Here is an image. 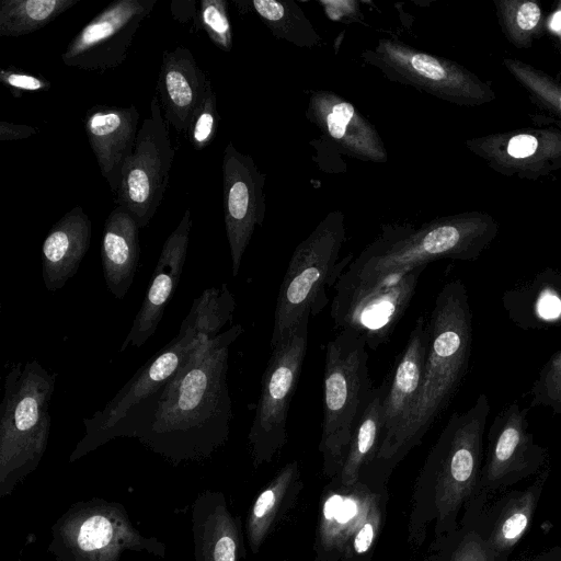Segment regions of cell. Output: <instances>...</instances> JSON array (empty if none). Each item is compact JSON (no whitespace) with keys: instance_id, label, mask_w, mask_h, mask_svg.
I'll return each mask as SVG.
<instances>
[{"instance_id":"cell-12","label":"cell","mask_w":561,"mask_h":561,"mask_svg":"<svg viewBox=\"0 0 561 561\" xmlns=\"http://www.w3.org/2000/svg\"><path fill=\"white\" fill-rule=\"evenodd\" d=\"M529 407L512 401L494 416L486 434V450L477 491L479 504L537 473L547 460V449L529 431Z\"/></svg>"},{"instance_id":"cell-23","label":"cell","mask_w":561,"mask_h":561,"mask_svg":"<svg viewBox=\"0 0 561 561\" xmlns=\"http://www.w3.org/2000/svg\"><path fill=\"white\" fill-rule=\"evenodd\" d=\"M92 224L81 206L67 211L48 231L42 245V277L47 290L62 288L87 254Z\"/></svg>"},{"instance_id":"cell-36","label":"cell","mask_w":561,"mask_h":561,"mask_svg":"<svg viewBox=\"0 0 561 561\" xmlns=\"http://www.w3.org/2000/svg\"><path fill=\"white\" fill-rule=\"evenodd\" d=\"M274 503V493L272 490L264 491L256 500L253 506V516L262 518L272 507Z\"/></svg>"},{"instance_id":"cell-32","label":"cell","mask_w":561,"mask_h":561,"mask_svg":"<svg viewBox=\"0 0 561 561\" xmlns=\"http://www.w3.org/2000/svg\"><path fill=\"white\" fill-rule=\"evenodd\" d=\"M199 21L218 48L226 53L232 49V30L225 0H202Z\"/></svg>"},{"instance_id":"cell-38","label":"cell","mask_w":561,"mask_h":561,"mask_svg":"<svg viewBox=\"0 0 561 561\" xmlns=\"http://www.w3.org/2000/svg\"><path fill=\"white\" fill-rule=\"evenodd\" d=\"M514 561H561V547H554L535 556Z\"/></svg>"},{"instance_id":"cell-37","label":"cell","mask_w":561,"mask_h":561,"mask_svg":"<svg viewBox=\"0 0 561 561\" xmlns=\"http://www.w3.org/2000/svg\"><path fill=\"white\" fill-rule=\"evenodd\" d=\"M374 538V530L373 526L369 524H366L360 531L357 534L355 541H354V548L358 553L366 552L368 548L371 545Z\"/></svg>"},{"instance_id":"cell-26","label":"cell","mask_w":561,"mask_h":561,"mask_svg":"<svg viewBox=\"0 0 561 561\" xmlns=\"http://www.w3.org/2000/svg\"><path fill=\"white\" fill-rule=\"evenodd\" d=\"M191 522L195 561H237L236 533L219 493H199Z\"/></svg>"},{"instance_id":"cell-8","label":"cell","mask_w":561,"mask_h":561,"mask_svg":"<svg viewBox=\"0 0 561 561\" xmlns=\"http://www.w3.org/2000/svg\"><path fill=\"white\" fill-rule=\"evenodd\" d=\"M360 57L389 81L459 106H481L496 98L490 83L466 67L400 39L380 38L373 49H364Z\"/></svg>"},{"instance_id":"cell-28","label":"cell","mask_w":561,"mask_h":561,"mask_svg":"<svg viewBox=\"0 0 561 561\" xmlns=\"http://www.w3.org/2000/svg\"><path fill=\"white\" fill-rule=\"evenodd\" d=\"M80 0H1L0 36L16 37L43 28Z\"/></svg>"},{"instance_id":"cell-35","label":"cell","mask_w":561,"mask_h":561,"mask_svg":"<svg viewBox=\"0 0 561 561\" xmlns=\"http://www.w3.org/2000/svg\"><path fill=\"white\" fill-rule=\"evenodd\" d=\"M36 133L37 129L30 125L0 122V140L2 141L26 139Z\"/></svg>"},{"instance_id":"cell-15","label":"cell","mask_w":561,"mask_h":561,"mask_svg":"<svg viewBox=\"0 0 561 561\" xmlns=\"http://www.w3.org/2000/svg\"><path fill=\"white\" fill-rule=\"evenodd\" d=\"M467 149L493 171L537 181L561 173V129L527 127L466 139Z\"/></svg>"},{"instance_id":"cell-14","label":"cell","mask_w":561,"mask_h":561,"mask_svg":"<svg viewBox=\"0 0 561 561\" xmlns=\"http://www.w3.org/2000/svg\"><path fill=\"white\" fill-rule=\"evenodd\" d=\"M158 0L111 2L69 42L61 61L84 71L105 72L119 67L136 32Z\"/></svg>"},{"instance_id":"cell-11","label":"cell","mask_w":561,"mask_h":561,"mask_svg":"<svg viewBox=\"0 0 561 561\" xmlns=\"http://www.w3.org/2000/svg\"><path fill=\"white\" fill-rule=\"evenodd\" d=\"M174 157L168 123L154 95L149 116L138 130L135 150L123 169L116 202L135 218L139 228L148 226L162 202Z\"/></svg>"},{"instance_id":"cell-9","label":"cell","mask_w":561,"mask_h":561,"mask_svg":"<svg viewBox=\"0 0 561 561\" xmlns=\"http://www.w3.org/2000/svg\"><path fill=\"white\" fill-rule=\"evenodd\" d=\"M426 267L363 280L345 270L334 285L331 317L335 327L359 335L376 350L391 336L407 311Z\"/></svg>"},{"instance_id":"cell-40","label":"cell","mask_w":561,"mask_h":561,"mask_svg":"<svg viewBox=\"0 0 561 561\" xmlns=\"http://www.w3.org/2000/svg\"><path fill=\"white\" fill-rule=\"evenodd\" d=\"M342 502H343V500L339 495H334L330 500H328L324 505V510H323L324 516L328 519L335 518V515H336Z\"/></svg>"},{"instance_id":"cell-30","label":"cell","mask_w":561,"mask_h":561,"mask_svg":"<svg viewBox=\"0 0 561 561\" xmlns=\"http://www.w3.org/2000/svg\"><path fill=\"white\" fill-rule=\"evenodd\" d=\"M504 37L516 48H530L542 33L540 5L531 0H493Z\"/></svg>"},{"instance_id":"cell-19","label":"cell","mask_w":561,"mask_h":561,"mask_svg":"<svg viewBox=\"0 0 561 561\" xmlns=\"http://www.w3.org/2000/svg\"><path fill=\"white\" fill-rule=\"evenodd\" d=\"M139 117L135 105H93L83 119L88 141L115 203L123 169L135 150Z\"/></svg>"},{"instance_id":"cell-3","label":"cell","mask_w":561,"mask_h":561,"mask_svg":"<svg viewBox=\"0 0 561 561\" xmlns=\"http://www.w3.org/2000/svg\"><path fill=\"white\" fill-rule=\"evenodd\" d=\"M499 230L496 219L480 210L437 217L417 227L382 225L380 234L345 271L358 279L378 280L443 259L476 261Z\"/></svg>"},{"instance_id":"cell-4","label":"cell","mask_w":561,"mask_h":561,"mask_svg":"<svg viewBox=\"0 0 561 561\" xmlns=\"http://www.w3.org/2000/svg\"><path fill=\"white\" fill-rule=\"evenodd\" d=\"M427 323L430 344L422 386L390 442L394 446L416 442L424 435L448 407L467 375L473 327L468 290L461 279H453L442 287Z\"/></svg>"},{"instance_id":"cell-24","label":"cell","mask_w":561,"mask_h":561,"mask_svg":"<svg viewBox=\"0 0 561 561\" xmlns=\"http://www.w3.org/2000/svg\"><path fill=\"white\" fill-rule=\"evenodd\" d=\"M502 305L508 319L522 330L561 325V271L547 267L533 278L507 289Z\"/></svg>"},{"instance_id":"cell-2","label":"cell","mask_w":561,"mask_h":561,"mask_svg":"<svg viewBox=\"0 0 561 561\" xmlns=\"http://www.w3.org/2000/svg\"><path fill=\"white\" fill-rule=\"evenodd\" d=\"M234 309L236 300L227 284L207 288L195 298L178 335L148 359L102 410L83 419L85 432L69 461L123 437L131 421L161 393L196 347L231 322Z\"/></svg>"},{"instance_id":"cell-13","label":"cell","mask_w":561,"mask_h":561,"mask_svg":"<svg viewBox=\"0 0 561 561\" xmlns=\"http://www.w3.org/2000/svg\"><path fill=\"white\" fill-rule=\"evenodd\" d=\"M309 320L310 316H306L272 347L249 434L256 450L271 449L285 439L289 405L306 357Z\"/></svg>"},{"instance_id":"cell-31","label":"cell","mask_w":561,"mask_h":561,"mask_svg":"<svg viewBox=\"0 0 561 561\" xmlns=\"http://www.w3.org/2000/svg\"><path fill=\"white\" fill-rule=\"evenodd\" d=\"M528 407H543L561 414V350L553 353L539 370L530 388Z\"/></svg>"},{"instance_id":"cell-6","label":"cell","mask_w":561,"mask_h":561,"mask_svg":"<svg viewBox=\"0 0 561 561\" xmlns=\"http://www.w3.org/2000/svg\"><path fill=\"white\" fill-rule=\"evenodd\" d=\"M346 239L345 217L332 210L294 250L284 274L276 305L271 347L286 339L306 317L320 313L329 302L327 289L353 261L339 260Z\"/></svg>"},{"instance_id":"cell-7","label":"cell","mask_w":561,"mask_h":561,"mask_svg":"<svg viewBox=\"0 0 561 561\" xmlns=\"http://www.w3.org/2000/svg\"><path fill=\"white\" fill-rule=\"evenodd\" d=\"M48 552L58 561H121L125 551L167 557V546L144 536L125 506L101 497L71 504L53 524Z\"/></svg>"},{"instance_id":"cell-20","label":"cell","mask_w":561,"mask_h":561,"mask_svg":"<svg viewBox=\"0 0 561 561\" xmlns=\"http://www.w3.org/2000/svg\"><path fill=\"white\" fill-rule=\"evenodd\" d=\"M211 89L188 48L178 46L163 53L157 96L165 122L176 131L187 133L192 117Z\"/></svg>"},{"instance_id":"cell-22","label":"cell","mask_w":561,"mask_h":561,"mask_svg":"<svg viewBox=\"0 0 561 561\" xmlns=\"http://www.w3.org/2000/svg\"><path fill=\"white\" fill-rule=\"evenodd\" d=\"M547 478L548 471L540 472L525 489L505 492L492 504H486L484 522L477 527L500 561H508L512 550L526 534Z\"/></svg>"},{"instance_id":"cell-25","label":"cell","mask_w":561,"mask_h":561,"mask_svg":"<svg viewBox=\"0 0 561 561\" xmlns=\"http://www.w3.org/2000/svg\"><path fill=\"white\" fill-rule=\"evenodd\" d=\"M139 226L122 206L107 216L101 243L105 284L111 294L123 299L129 290L140 256Z\"/></svg>"},{"instance_id":"cell-10","label":"cell","mask_w":561,"mask_h":561,"mask_svg":"<svg viewBox=\"0 0 561 561\" xmlns=\"http://www.w3.org/2000/svg\"><path fill=\"white\" fill-rule=\"evenodd\" d=\"M322 439L340 449L351 438L374 389L365 341L350 330L325 345Z\"/></svg>"},{"instance_id":"cell-33","label":"cell","mask_w":561,"mask_h":561,"mask_svg":"<svg viewBox=\"0 0 561 561\" xmlns=\"http://www.w3.org/2000/svg\"><path fill=\"white\" fill-rule=\"evenodd\" d=\"M220 122L217 98L211 89L196 110L187 129V138L196 150L207 147L215 138Z\"/></svg>"},{"instance_id":"cell-27","label":"cell","mask_w":561,"mask_h":561,"mask_svg":"<svg viewBox=\"0 0 561 561\" xmlns=\"http://www.w3.org/2000/svg\"><path fill=\"white\" fill-rule=\"evenodd\" d=\"M251 7L275 37L298 47L312 48L321 45L320 34L297 2L253 0Z\"/></svg>"},{"instance_id":"cell-1","label":"cell","mask_w":561,"mask_h":561,"mask_svg":"<svg viewBox=\"0 0 561 561\" xmlns=\"http://www.w3.org/2000/svg\"><path fill=\"white\" fill-rule=\"evenodd\" d=\"M242 333L234 324L199 344L123 437L137 438L174 466L210 457L229 435V347Z\"/></svg>"},{"instance_id":"cell-16","label":"cell","mask_w":561,"mask_h":561,"mask_svg":"<svg viewBox=\"0 0 561 561\" xmlns=\"http://www.w3.org/2000/svg\"><path fill=\"white\" fill-rule=\"evenodd\" d=\"M221 169L226 234L232 276H238L253 232L265 219L266 174L261 172L251 156L240 152L232 141L224 150Z\"/></svg>"},{"instance_id":"cell-29","label":"cell","mask_w":561,"mask_h":561,"mask_svg":"<svg viewBox=\"0 0 561 561\" xmlns=\"http://www.w3.org/2000/svg\"><path fill=\"white\" fill-rule=\"evenodd\" d=\"M503 66L527 93L529 101L561 129V82L523 60L505 57Z\"/></svg>"},{"instance_id":"cell-39","label":"cell","mask_w":561,"mask_h":561,"mask_svg":"<svg viewBox=\"0 0 561 561\" xmlns=\"http://www.w3.org/2000/svg\"><path fill=\"white\" fill-rule=\"evenodd\" d=\"M356 504L352 500H345L342 502L336 515L335 519L340 523H346L356 514Z\"/></svg>"},{"instance_id":"cell-18","label":"cell","mask_w":561,"mask_h":561,"mask_svg":"<svg viewBox=\"0 0 561 561\" xmlns=\"http://www.w3.org/2000/svg\"><path fill=\"white\" fill-rule=\"evenodd\" d=\"M192 225L191 210L186 209L176 228L163 243L145 298L121 346V352L128 346H142L156 333L182 275Z\"/></svg>"},{"instance_id":"cell-34","label":"cell","mask_w":561,"mask_h":561,"mask_svg":"<svg viewBox=\"0 0 561 561\" xmlns=\"http://www.w3.org/2000/svg\"><path fill=\"white\" fill-rule=\"evenodd\" d=\"M0 82L9 89L14 98H20L24 91H48L51 87L50 81L46 78L14 67L0 70Z\"/></svg>"},{"instance_id":"cell-17","label":"cell","mask_w":561,"mask_h":561,"mask_svg":"<svg viewBox=\"0 0 561 561\" xmlns=\"http://www.w3.org/2000/svg\"><path fill=\"white\" fill-rule=\"evenodd\" d=\"M306 117L319 128L320 138L339 153L376 163L388 160L375 125L341 95L329 90L312 91Z\"/></svg>"},{"instance_id":"cell-21","label":"cell","mask_w":561,"mask_h":561,"mask_svg":"<svg viewBox=\"0 0 561 561\" xmlns=\"http://www.w3.org/2000/svg\"><path fill=\"white\" fill-rule=\"evenodd\" d=\"M430 344L427 319L420 316L388 381L383 402V436L389 445L422 386Z\"/></svg>"},{"instance_id":"cell-41","label":"cell","mask_w":561,"mask_h":561,"mask_svg":"<svg viewBox=\"0 0 561 561\" xmlns=\"http://www.w3.org/2000/svg\"><path fill=\"white\" fill-rule=\"evenodd\" d=\"M552 27L556 31H561V11L557 12V14L554 15Z\"/></svg>"},{"instance_id":"cell-5","label":"cell","mask_w":561,"mask_h":561,"mask_svg":"<svg viewBox=\"0 0 561 561\" xmlns=\"http://www.w3.org/2000/svg\"><path fill=\"white\" fill-rule=\"evenodd\" d=\"M56 377L37 359L12 363L7 369L0 405L1 499L37 469L46 451Z\"/></svg>"}]
</instances>
